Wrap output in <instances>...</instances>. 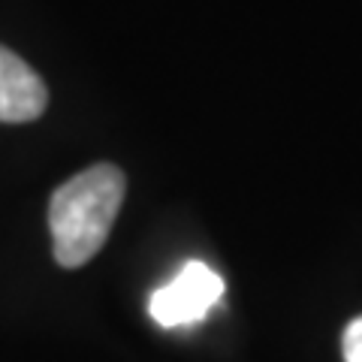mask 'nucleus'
Listing matches in <instances>:
<instances>
[{
    "label": "nucleus",
    "mask_w": 362,
    "mask_h": 362,
    "mask_svg": "<svg viewBox=\"0 0 362 362\" xmlns=\"http://www.w3.org/2000/svg\"><path fill=\"white\" fill-rule=\"evenodd\" d=\"M127 178L115 163H94L82 169L49 199V233L54 259L64 269H78L106 245L115 223Z\"/></svg>",
    "instance_id": "f257e3e1"
},
{
    "label": "nucleus",
    "mask_w": 362,
    "mask_h": 362,
    "mask_svg": "<svg viewBox=\"0 0 362 362\" xmlns=\"http://www.w3.org/2000/svg\"><path fill=\"white\" fill-rule=\"evenodd\" d=\"M223 278L202 259H187L166 284L148 296V314L157 326L175 329L206 320L209 311L223 299Z\"/></svg>",
    "instance_id": "f03ea898"
},
{
    "label": "nucleus",
    "mask_w": 362,
    "mask_h": 362,
    "mask_svg": "<svg viewBox=\"0 0 362 362\" xmlns=\"http://www.w3.org/2000/svg\"><path fill=\"white\" fill-rule=\"evenodd\" d=\"M49 106V88L30 64L0 45V121L28 124Z\"/></svg>",
    "instance_id": "7ed1b4c3"
},
{
    "label": "nucleus",
    "mask_w": 362,
    "mask_h": 362,
    "mask_svg": "<svg viewBox=\"0 0 362 362\" xmlns=\"http://www.w3.org/2000/svg\"><path fill=\"white\" fill-rule=\"evenodd\" d=\"M344 362H362V317H354L341 335Z\"/></svg>",
    "instance_id": "20e7f679"
}]
</instances>
